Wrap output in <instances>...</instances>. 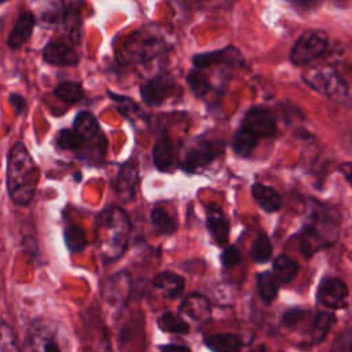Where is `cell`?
<instances>
[{
    "mask_svg": "<svg viewBox=\"0 0 352 352\" xmlns=\"http://www.w3.org/2000/svg\"><path fill=\"white\" fill-rule=\"evenodd\" d=\"M204 342L212 352H241L243 346L242 340L231 333L206 336Z\"/></svg>",
    "mask_w": 352,
    "mask_h": 352,
    "instance_id": "20",
    "label": "cell"
},
{
    "mask_svg": "<svg viewBox=\"0 0 352 352\" xmlns=\"http://www.w3.org/2000/svg\"><path fill=\"white\" fill-rule=\"evenodd\" d=\"M8 100H10L11 106L14 107V110H15V113H16L18 116L25 111L28 103H26V99H25L22 95H19V94H11V95L8 96Z\"/></svg>",
    "mask_w": 352,
    "mask_h": 352,
    "instance_id": "35",
    "label": "cell"
},
{
    "mask_svg": "<svg viewBox=\"0 0 352 352\" xmlns=\"http://www.w3.org/2000/svg\"><path fill=\"white\" fill-rule=\"evenodd\" d=\"M206 226L217 245H226V242H228L230 223L219 205L210 204L206 206Z\"/></svg>",
    "mask_w": 352,
    "mask_h": 352,
    "instance_id": "14",
    "label": "cell"
},
{
    "mask_svg": "<svg viewBox=\"0 0 352 352\" xmlns=\"http://www.w3.org/2000/svg\"><path fill=\"white\" fill-rule=\"evenodd\" d=\"M54 95L66 103H77L84 96L82 85L77 81H62L59 82L55 89Z\"/></svg>",
    "mask_w": 352,
    "mask_h": 352,
    "instance_id": "26",
    "label": "cell"
},
{
    "mask_svg": "<svg viewBox=\"0 0 352 352\" xmlns=\"http://www.w3.org/2000/svg\"><path fill=\"white\" fill-rule=\"evenodd\" d=\"M150 220L158 234L172 235L177 228L176 220L162 208H154L150 213Z\"/></svg>",
    "mask_w": 352,
    "mask_h": 352,
    "instance_id": "25",
    "label": "cell"
},
{
    "mask_svg": "<svg viewBox=\"0 0 352 352\" xmlns=\"http://www.w3.org/2000/svg\"><path fill=\"white\" fill-rule=\"evenodd\" d=\"M252 195L257 202V205L268 213L278 212L283 205V199L280 194L275 188L261 183H254L252 186Z\"/></svg>",
    "mask_w": 352,
    "mask_h": 352,
    "instance_id": "18",
    "label": "cell"
},
{
    "mask_svg": "<svg viewBox=\"0 0 352 352\" xmlns=\"http://www.w3.org/2000/svg\"><path fill=\"white\" fill-rule=\"evenodd\" d=\"M250 352H267V349H265L264 345H258V346H256L254 349H252Z\"/></svg>",
    "mask_w": 352,
    "mask_h": 352,
    "instance_id": "39",
    "label": "cell"
},
{
    "mask_svg": "<svg viewBox=\"0 0 352 352\" xmlns=\"http://www.w3.org/2000/svg\"><path fill=\"white\" fill-rule=\"evenodd\" d=\"M160 326L162 330L175 334H187L190 331L188 323L177 314L166 311L160 318Z\"/></svg>",
    "mask_w": 352,
    "mask_h": 352,
    "instance_id": "31",
    "label": "cell"
},
{
    "mask_svg": "<svg viewBox=\"0 0 352 352\" xmlns=\"http://www.w3.org/2000/svg\"><path fill=\"white\" fill-rule=\"evenodd\" d=\"M166 40L158 25L148 23L132 33L125 44V56L132 62H148L162 54Z\"/></svg>",
    "mask_w": 352,
    "mask_h": 352,
    "instance_id": "3",
    "label": "cell"
},
{
    "mask_svg": "<svg viewBox=\"0 0 352 352\" xmlns=\"http://www.w3.org/2000/svg\"><path fill=\"white\" fill-rule=\"evenodd\" d=\"M341 170H344V175H345L346 180L349 182V180H351V164H349V162L344 164V165L341 166Z\"/></svg>",
    "mask_w": 352,
    "mask_h": 352,
    "instance_id": "38",
    "label": "cell"
},
{
    "mask_svg": "<svg viewBox=\"0 0 352 352\" xmlns=\"http://www.w3.org/2000/svg\"><path fill=\"white\" fill-rule=\"evenodd\" d=\"M56 144L62 150L77 151L82 147L84 140L73 129H62L56 136Z\"/></svg>",
    "mask_w": 352,
    "mask_h": 352,
    "instance_id": "32",
    "label": "cell"
},
{
    "mask_svg": "<svg viewBox=\"0 0 352 352\" xmlns=\"http://www.w3.org/2000/svg\"><path fill=\"white\" fill-rule=\"evenodd\" d=\"M272 256V243L267 234L261 232L254 239L252 248H250V258L256 264L267 263Z\"/></svg>",
    "mask_w": 352,
    "mask_h": 352,
    "instance_id": "28",
    "label": "cell"
},
{
    "mask_svg": "<svg viewBox=\"0 0 352 352\" xmlns=\"http://www.w3.org/2000/svg\"><path fill=\"white\" fill-rule=\"evenodd\" d=\"M44 352H60V349L55 341H47L44 345Z\"/></svg>",
    "mask_w": 352,
    "mask_h": 352,
    "instance_id": "37",
    "label": "cell"
},
{
    "mask_svg": "<svg viewBox=\"0 0 352 352\" xmlns=\"http://www.w3.org/2000/svg\"><path fill=\"white\" fill-rule=\"evenodd\" d=\"M38 183V168L23 143L16 142L7 155L6 186L10 198L18 206L30 205Z\"/></svg>",
    "mask_w": 352,
    "mask_h": 352,
    "instance_id": "1",
    "label": "cell"
},
{
    "mask_svg": "<svg viewBox=\"0 0 352 352\" xmlns=\"http://www.w3.org/2000/svg\"><path fill=\"white\" fill-rule=\"evenodd\" d=\"M173 87L175 81L169 74H157L142 85L140 96L147 104L158 106L164 103Z\"/></svg>",
    "mask_w": 352,
    "mask_h": 352,
    "instance_id": "11",
    "label": "cell"
},
{
    "mask_svg": "<svg viewBox=\"0 0 352 352\" xmlns=\"http://www.w3.org/2000/svg\"><path fill=\"white\" fill-rule=\"evenodd\" d=\"M129 220L118 208H107L98 217V235L100 252L106 260L118 258L128 242Z\"/></svg>",
    "mask_w": 352,
    "mask_h": 352,
    "instance_id": "2",
    "label": "cell"
},
{
    "mask_svg": "<svg viewBox=\"0 0 352 352\" xmlns=\"http://www.w3.org/2000/svg\"><path fill=\"white\" fill-rule=\"evenodd\" d=\"M348 297V286L338 278H327L318 287V301L331 309L346 308Z\"/></svg>",
    "mask_w": 352,
    "mask_h": 352,
    "instance_id": "9",
    "label": "cell"
},
{
    "mask_svg": "<svg viewBox=\"0 0 352 352\" xmlns=\"http://www.w3.org/2000/svg\"><path fill=\"white\" fill-rule=\"evenodd\" d=\"M43 59L55 66H76L80 60L74 48L60 41H48L43 50Z\"/></svg>",
    "mask_w": 352,
    "mask_h": 352,
    "instance_id": "13",
    "label": "cell"
},
{
    "mask_svg": "<svg viewBox=\"0 0 352 352\" xmlns=\"http://www.w3.org/2000/svg\"><path fill=\"white\" fill-rule=\"evenodd\" d=\"M272 270H274L272 275L278 283H289L297 275L298 264L289 256L280 254L275 258Z\"/></svg>",
    "mask_w": 352,
    "mask_h": 352,
    "instance_id": "23",
    "label": "cell"
},
{
    "mask_svg": "<svg viewBox=\"0 0 352 352\" xmlns=\"http://www.w3.org/2000/svg\"><path fill=\"white\" fill-rule=\"evenodd\" d=\"M336 322V316L330 312H319L314 322H312V327H311V337H312V342L314 344H319L322 342L329 330L331 329L333 323Z\"/></svg>",
    "mask_w": 352,
    "mask_h": 352,
    "instance_id": "27",
    "label": "cell"
},
{
    "mask_svg": "<svg viewBox=\"0 0 352 352\" xmlns=\"http://www.w3.org/2000/svg\"><path fill=\"white\" fill-rule=\"evenodd\" d=\"M309 312L307 309H301V308H292L287 309L286 312H283L282 315V324L285 327H296L297 324H300L308 315Z\"/></svg>",
    "mask_w": 352,
    "mask_h": 352,
    "instance_id": "33",
    "label": "cell"
},
{
    "mask_svg": "<svg viewBox=\"0 0 352 352\" xmlns=\"http://www.w3.org/2000/svg\"><path fill=\"white\" fill-rule=\"evenodd\" d=\"M153 285L164 297L177 298L184 290V278L172 271H162L154 276Z\"/></svg>",
    "mask_w": 352,
    "mask_h": 352,
    "instance_id": "17",
    "label": "cell"
},
{
    "mask_svg": "<svg viewBox=\"0 0 352 352\" xmlns=\"http://www.w3.org/2000/svg\"><path fill=\"white\" fill-rule=\"evenodd\" d=\"M241 126L245 128L257 139L270 138L275 135V131H276V122H275L274 114L267 107H263V106H256L249 109L242 120Z\"/></svg>",
    "mask_w": 352,
    "mask_h": 352,
    "instance_id": "8",
    "label": "cell"
},
{
    "mask_svg": "<svg viewBox=\"0 0 352 352\" xmlns=\"http://www.w3.org/2000/svg\"><path fill=\"white\" fill-rule=\"evenodd\" d=\"M180 312L186 314L197 322H205L210 316L209 300L202 294L191 293L183 300L180 305Z\"/></svg>",
    "mask_w": 352,
    "mask_h": 352,
    "instance_id": "19",
    "label": "cell"
},
{
    "mask_svg": "<svg viewBox=\"0 0 352 352\" xmlns=\"http://www.w3.org/2000/svg\"><path fill=\"white\" fill-rule=\"evenodd\" d=\"M186 81L191 89V92L198 96V98H202L205 96L209 89H210V81H209V77L206 76V73H204L202 70L199 69H191L188 73H187V77H186Z\"/></svg>",
    "mask_w": 352,
    "mask_h": 352,
    "instance_id": "29",
    "label": "cell"
},
{
    "mask_svg": "<svg viewBox=\"0 0 352 352\" xmlns=\"http://www.w3.org/2000/svg\"><path fill=\"white\" fill-rule=\"evenodd\" d=\"M36 25V16L30 11H23L16 18L14 28L7 37V45L11 50L21 48L32 36L33 28Z\"/></svg>",
    "mask_w": 352,
    "mask_h": 352,
    "instance_id": "15",
    "label": "cell"
},
{
    "mask_svg": "<svg viewBox=\"0 0 352 352\" xmlns=\"http://www.w3.org/2000/svg\"><path fill=\"white\" fill-rule=\"evenodd\" d=\"M224 148L226 146L223 140L199 138L186 150L182 160V168L188 173L201 172L219 158L224 153Z\"/></svg>",
    "mask_w": 352,
    "mask_h": 352,
    "instance_id": "6",
    "label": "cell"
},
{
    "mask_svg": "<svg viewBox=\"0 0 352 352\" xmlns=\"http://www.w3.org/2000/svg\"><path fill=\"white\" fill-rule=\"evenodd\" d=\"M241 261V253L235 246H227L221 253V264L224 268L235 267Z\"/></svg>",
    "mask_w": 352,
    "mask_h": 352,
    "instance_id": "34",
    "label": "cell"
},
{
    "mask_svg": "<svg viewBox=\"0 0 352 352\" xmlns=\"http://www.w3.org/2000/svg\"><path fill=\"white\" fill-rule=\"evenodd\" d=\"M192 63L195 69H199V70L205 67H210L213 65H219V63H224L228 66H239L243 63V58L236 47L227 45L221 50L194 55Z\"/></svg>",
    "mask_w": 352,
    "mask_h": 352,
    "instance_id": "10",
    "label": "cell"
},
{
    "mask_svg": "<svg viewBox=\"0 0 352 352\" xmlns=\"http://www.w3.org/2000/svg\"><path fill=\"white\" fill-rule=\"evenodd\" d=\"M329 47V37L326 32L311 29L302 32L296 43L293 44L289 58L296 66L311 63L312 60L322 56Z\"/></svg>",
    "mask_w": 352,
    "mask_h": 352,
    "instance_id": "7",
    "label": "cell"
},
{
    "mask_svg": "<svg viewBox=\"0 0 352 352\" xmlns=\"http://www.w3.org/2000/svg\"><path fill=\"white\" fill-rule=\"evenodd\" d=\"M304 81L319 94L338 102L349 99V87L346 81L331 66L308 69L302 74Z\"/></svg>",
    "mask_w": 352,
    "mask_h": 352,
    "instance_id": "5",
    "label": "cell"
},
{
    "mask_svg": "<svg viewBox=\"0 0 352 352\" xmlns=\"http://www.w3.org/2000/svg\"><path fill=\"white\" fill-rule=\"evenodd\" d=\"M153 162L161 172H169L175 164V147L166 133H162L154 143Z\"/></svg>",
    "mask_w": 352,
    "mask_h": 352,
    "instance_id": "16",
    "label": "cell"
},
{
    "mask_svg": "<svg viewBox=\"0 0 352 352\" xmlns=\"http://www.w3.org/2000/svg\"><path fill=\"white\" fill-rule=\"evenodd\" d=\"M258 139L248 132L245 128H238V131L232 136V150L236 155L242 158H249L254 148L257 147Z\"/></svg>",
    "mask_w": 352,
    "mask_h": 352,
    "instance_id": "22",
    "label": "cell"
},
{
    "mask_svg": "<svg viewBox=\"0 0 352 352\" xmlns=\"http://www.w3.org/2000/svg\"><path fill=\"white\" fill-rule=\"evenodd\" d=\"M73 131L84 140H91L99 132V124L96 117L87 110L80 111L73 121Z\"/></svg>",
    "mask_w": 352,
    "mask_h": 352,
    "instance_id": "21",
    "label": "cell"
},
{
    "mask_svg": "<svg viewBox=\"0 0 352 352\" xmlns=\"http://www.w3.org/2000/svg\"><path fill=\"white\" fill-rule=\"evenodd\" d=\"M63 238L66 248L72 253H80L87 248V236L84 231L77 226H67L63 231Z\"/></svg>",
    "mask_w": 352,
    "mask_h": 352,
    "instance_id": "30",
    "label": "cell"
},
{
    "mask_svg": "<svg viewBox=\"0 0 352 352\" xmlns=\"http://www.w3.org/2000/svg\"><path fill=\"white\" fill-rule=\"evenodd\" d=\"M256 282H257V290L261 300L265 304H271L276 298L278 290H279V283L274 278L272 272L270 271L260 272L256 278Z\"/></svg>",
    "mask_w": 352,
    "mask_h": 352,
    "instance_id": "24",
    "label": "cell"
},
{
    "mask_svg": "<svg viewBox=\"0 0 352 352\" xmlns=\"http://www.w3.org/2000/svg\"><path fill=\"white\" fill-rule=\"evenodd\" d=\"M161 352H191V349L180 344H166L161 348Z\"/></svg>",
    "mask_w": 352,
    "mask_h": 352,
    "instance_id": "36",
    "label": "cell"
},
{
    "mask_svg": "<svg viewBox=\"0 0 352 352\" xmlns=\"http://www.w3.org/2000/svg\"><path fill=\"white\" fill-rule=\"evenodd\" d=\"M139 182V168L135 160H129L118 170L116 190L121 201L128 202L133 199L136 192V186Z\"/></svg>",
    "mask_w": 352,
    "mask_h": 352,
    "instance_id": "12",
    "label": "cell"
},
{
    "mask_svg": "<svg viewBox=\"0 0 352 352\" xmlns=\"http://www.w3.org/2000/svg\"><path fill=\"white\" fill-rule=\"evenodd\" d=\"M329 208L316 210L314 223L307 226L301 232L300 250L305 257H311L318 249L334 243L336 239L330 236L331 232L337 235V221L331 219Z\"/></svg>",
    "mask_w": 352,
    "mask_h": 352,
    "instance_id": "4",
    "label": "cell"
}]
</instances>
